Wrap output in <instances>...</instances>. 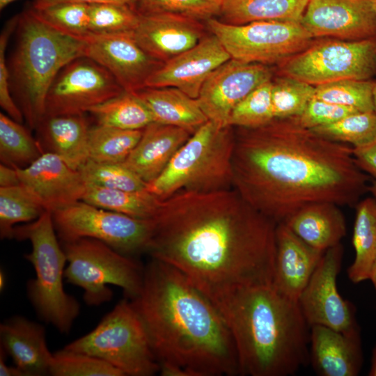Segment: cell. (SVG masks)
<instances>
[{"instance_id":"obj_17","label":"cell","mask_w":376,"mask_h":376,"mask_svg":"<svg viewBox=\"0 0 376 376\" xmlns=\"http://www.w3.org/2000/svg\"><path fill=\"white\" fill-rule=\"evenodd\" d=\"M300 22L313 38L376 39L373 0H308Z\"/></svg>"},{"instance_id":"obj_29","label":"cell","mask_w":376,"mask_h":376,"mask_svg":"<svg viewBox=\"0 0 376 376\" xmlns=\"http://www.w3.org/2000/svg\"><path fill=\"white\" fill-rule=\"evenodd\" d=\"M355 207L352 235L355 256L347 269V276L352 283H359L369 279L376 258V198H365Z\"/></svg>"},{"instance_id":"obj_27","label":"cell","mask_w":376,"mask_h":376,"mask_svg":"<svg viewBox=\"0 0 376 376\" xmlns=\"http://www.w3.org/2000/svg\"><path fill=\"white\" fill-rule=\"evenodd\" d=\"M136 94L150 111L153 121L194 133L208 119L194 99L174 87H146Z\"/></svg>"},{"instance_id":"obj_37","label":"cell","mask_w":376,"mask_h":376,"mask_svg":"<svg viewBox=\"0 0 376 376\" xmlns=\"http://www.w3.org/2000/svg\"><path fill=\"white\" fill-rule=\"evenodd\" d=\"M315 86L282 75L272 80V102L274 119L299 116L314 97Z\"/></svg>"},{"instance_id":"obj_23","label":"cell","mask_w":376,"mask_h":376,"mask_svg":"<svg viewBox=\"0 0 376 376\" xmlns=\"http://www.w3.org/2000/svg\"><path fill=\"white\" fill-rule=\"evenodd\" d=\"M0 348L26 376L49 375L53 357L42 325L16 315L0 324Z\"/></svg>"},{"instance_id":"obj_10","label":"cell","mask_w":376,"mask_h":376,"mask_svg":"<svg viewBox=\"0 0 376 376\" xmlns=\"http://www.w3.org/2000/svg\"><path fill=\"white\" fill-rule=\"evenodd\" d=\"M54 228L61 242L88 237L135 258L147 253L153 230L152 220H144L98 207L84 201L53 212Z\"/></svg>"},{"instance_id":"obj_34","label":"cell","mask_w":376,"mask_h":376,"mask_svg":"<svg viewBox=\"0 0 376 376\" xmlns=\"http://www.w3.org/2000/svg\"><path fill=\"white\" fill-rule=\"evenodd\" d=\"M45 211L40 202L21 184L0 187L1 239H13L16 224L32 222Z\"/></svg>"},{"instance_id":"obj_1","label":"cell","mask_w":376,"mask_h":376,"mask_svg":"<svg viewBox=\"0 0 376 376\" xmlns=\"http://www.w3.org/2000/svg\"><path fill=\"white\" fill-rule=\"evenodd\" d=\"M152 221L147 253L214 304L238 288L272 284L277 223L233 188L175 193L162 200Z\"/></svg>"},{"instance_id":"obj_56","label":"cell","mask_w":376,"mask_h":376,"mask_svg":"<svg viewBox=\"0 0 376 376\" xmlns=\"http://www.w3.org/2000/svg\"><path fill=\"white\" fill-rule=\"evenodd\" d=\"M373 2H374V9H375V17H376V0H373Z\"/></svg>"},{"instance_id":"obj_44","label":"cell","mask_w":376,"mask_h":376,"mask_svg":"<svg viewBox=\"0 0 376 376\" xmlns=\"http://www.w3.org/2000/svg\"><path fill=\"white\" fill-rule=\"evenodd\" d=\"M18 19L19 15L10 19L0 36V105L9 117L22 123L24 115L10 93V72L6 60V49L8 38L17 28Z\"/></svg>"},{"instance_id":"obj_14","label":"cell","mask_w":376,"mask_h":376,"mask_svg":"<svg viewBox=\"0 0 376 376\" xmlns=\"http://www.w3.org/2000/svg\"><path fill=\"white\" fill-rule=\"evenodd\" d=\"M343 253L340 243L324 251L298 299L310 327L322 325L345 333L360 329L354 305L343 299L337 288Z\"/></svg>"},{"instance_id":"obj_28","label":"cell","mask_w":376,"mask_h":376,"mask_svg":"<svg viewBox=\"0 0 376 376\" xmlns=\"http://www.w3.org/2000/svg\"><path fill=\"white\" fill-rule=\"evenodd\" d=\"M308 0H223L219 15L226 23L301 22Z\"/></svg>"},{"instance_id":"obj_2","label":"cell","mask_w":376,"mask_h":376,"mask_svg":"<svg viewBox=\"0 0 376 376\" xmlns=\"http://www.w3.org/2000/svg\"><path fill=\"white\" fill-rule=\"evenodd\" d=\"M237 128L233 188L277 224L314 203L356 205L369 192L370 176L355 163L352 146L303 127L294 117Z\"/></svg>"},{"instance_id":"obj_41","label":"cell","mask_w":376,"mask_h":376,"mask_svg":"<svg viewBox=\"0 0 376 376\" xmlns=\"http://www.w3.org/2000/svg\"><path fill=\"white\" fill-rule=\"evenodd\" d=\"M91 34L109 35L132 32L139 13L131 6L114 3L89 4Z\"/></svg>"},{"instance_id":"obj_13","label":"cell","mask_w":376,"mask_h":376,"mask_svg":"<svg viewBox=\"0 0 376 376\" xmlns=\"http://www.w3.org/2000/svg\"><path fill=\"white\" fill-rule=\"evenodd\" d=\"M125 90L103 66L86 56L70 61L47 92L45 116L83 115Z\"/></svg>"},{"instance_id":"obj_9","label":"cell","mask_w":376,"mask_h":376,"mask_svg":"<svg viewBox=\"0 0 376 376\" xmlns=\"http://www.w3.org/2000/svg\"><path fill=\"white\" fill-rule=\"evenodd\" d=\"M68 265L67 282L84 290V300L91 306L111 301L108 285L120 288L127 299H134L143 285L144 266L136 258L120 253L97 240L84 237L61 242Z\"/></svg>"},{"instance_id":"obj_36","label":"cell","mask_w":376,"mask_h":376,"mask_svg":"<svg viewBox=\"0 0 376 376\" xmlns=\"http://www.w3.org/2000/svg\"><path fill=\"white\" fill-rule=\"evenodd\" d=\"M373 81L343 79L315 86L314 97L358 111H374Z\"/></svg>"},{"instance_id":"obj_54","label":"cell","mask_w":376,"mask_h":376,"mask_svg":"<svg viewBox=\"0 0 376 376\" xmlns=\"http://www.w3.org/2000/svg\"><path fill=\"white\" fill-rule=\"evenodd\" d=\"M15 1L17 0H0V9L3 10L6 6Z\"/></svg>"},{"instance_id":"obj_35","label":"cell","mask_w":376,"mask_h":376,"mask_svg":"<svg viewBox=\"0 0 376 376\" xmlns=\"http://www.w3.org/2000/svg\"><path fill=\"white\" fill-rule=\"evenodd\" d=\"M311 130L333 141L352 147L360 146L376 139V113L375 111L355 112Z\"/></svg>"},{"instance_id":"obj_22","label":"cell","mask_w":376,"mask_h":376,"mask_svg":"<svg viewBox=\"0 0 376 376\" xmlns=\"http://www.w3.org/2000/svg\"><path fill=\"white\" fill-rule=\"evenodd\" d=\"M363 362L361 329L341 332L311 327L309 363L320 376H357Z\"/></svg>"},{"instance_id":"obj_30","label":"cell","mask_w":376,"mask_h":376,"mask_svg":"<svg viewBox=\"0 0 376 376\" xmlns=\"http://www.w3.org/2000/svg\"><path fill=\"white\" fill-rule=\"evenodd\" d=\"M82 201L136 219L152 220L159 211L162 199L147 189L125 191L87 184Z\"/></svg>"},{"instance_id":"obj_20","label":"cell","mask_w":376,"mask_h":376,"mask_svg":"<svg viewBox=\"0 0 376 376\" xmlns=\"http://www.w3.org/2000/svg\"><path fill=\"white\" fill-rule=\"evenodd\" d=\"M132 34L144 51L162 63L194 47L204 37L198 20L169 13L140 15Z\"/></svg>"},{"instance_id":"obj_53","label":"cell","mask_w":376,"mask_h":376,"mask_svg":"<svg viewBox=\"0 0 376 376\" xmlns=\"http://www.w3.org/2000/svg\"><path fill=\"white\" fill-rule=\"evenodd\" d=\"M369 192L376 198V180L369 185Z\"/></svg>"},{"instance_id":"obj_31","label":"cell","mask_w":376,"mask_h":376,"mask_svg":"<svg viewBox=\"0 0 376 376\" xmlns=\"http://www.w3.org/2000/svg\"><path fill=\"white\" fill-rule=\"evenodd\" d=\"M97 125L123 130H143L153 121L152 115L136 93L124 91L88 111Z\"/></svg>"},{"instance_id":"obj_55","label":"cell","mask_w":376,"mask_h":376,"mask_svg":"<svg viewBox=\"0 0 376 376\" xmlns=\"http://www.w3.org/2000/svg\"><path fill=\"white\" fill-rule=\"evenodd\" d=\"M373 104H374V111L376 113V82L374 83V87H373Z\"/></svg>"},{"instance_id":"obj_45","label":"cell","mask_w":376,"mask_h":376,"mask_svg":"<svg viewBox=\"0 0 376 376\" xmlns=\"http://www.w3.org/2000/svg\"><path fill=\"white\" fill-rule=\"evenodd\" d=\"M358 111L313 97L301 115L294 117L303 127L313 129L334 123Z\"/></svg>"},{"instance_id":"obj_50","label":"cell","mask_w":376,"mask_h":376,"mask_svg":"<svg viewBox=\"0 0 376 376\" xmlns=\"http://www.w3.org/2000/svg\"><path fill=\"white\" fill-rule=\"evenodd\" d=\"M368 375L376 376V345L372 352L371 365Z\"/></svg>"},{"instance_id":"obj_47","label":"cell","mask_w":376,"mask_h":376,"mask_svg":"<svg viewBox=\"0 0 376 376\" xmlns=\"http://www.w3.org/2000/svg\"><path fill=\"white\" fill-rule=\"evenodd\" d=\"M136 0H33V8L40 9L61 3H81L86 4L114 3L126 4L134 8Z\"/></svg>"},{"instance_id":"obj_39","label":"cell","mask_w":376,"mask_h":376,"mask_svg":"<svg viewBox=\"0 0 376 376\" xmlns=\"http://www.w3.org/2000/svg\"><path fill=\"white\" fill-rule=\"evenodd\" d=\"M272 79L251 91L233 109L228 125L235 127L255 128L273 120L272 102Z\"/></svg>"},{"instance_id":"obj_16","label":"cell","mask_w":376,"mask_h":376,"mask_svg":"<svg viewBox=\"0 0 376 376\" xmlns=\"http://www.w3.org/2000/svg\"><path fill=\"white\" fill-rule=\"evenodd\" d=\"M84 40V56L107 69L127 92L144 88L149 77L163 63L139 46L132 32L90 34Z\"/></svg>"},{"instance_id":"obj_43","label":"cell","mask_w":376,"mask_h":376,"mask_svg":"<svg viewBox=\"0 0 376 376\" xmlns=\"http://www.w3.org/2000/svg\"><path fill=\"white\" fill-rule=\"evenodd\" d=\"M223 0H136L134 8L140 15L169 13L196 20L219 15Z\"/></svg>"},{"instance_id":"obj_5","label":"cell","mask_w":376,"mask_h":376,"mask_svg":"<svg viewBox=\"0 0 376 376\" xmlns=\"http://www.w3.org/2000/svg\"><path fill=\"white\" fill-rule=\"evenodd\" d=\"M17 29L8 68L10 89L29 127L35 130L45 116L52 83L65 65L84 56L85 41L48 26L31 8L19 15Z\"/></svg>"},{"instance_id":"obj_52","label":"cell","mask_w":376,"mask_h":376,"mask_svg":"<svg viewBox=\"0 0 376 376\" xmlns=\"http://www.w3.org/2000/svg\"><path fill=\"white\" fill-rule=\"evenodd\" d=\"M6 285V276L3 271L0 272V290L3 291Z\"/></svg>"},{"instance_id":"obj_33","label":"cell","mask_w":376,"mask_h":376,"mask_svg":"<svg viewBox=\"0 0 376 376\" xmlns=\"http://www.w3.org/2000/svg\"><path fill=\"white\" fill-rule=\"evenodd\" d=\"M43 151L36 139L22 123L0 113V159L1 164L24 168L37 159Z\"/></svg>"},{"instance_id":"obj_32","label":"cell","mask_w":376,"mask_h":376,"mask_svg":"<svg viewBox=\"0 0 376 376\" xmlns=\"http://www.w3.org/2000/svg\"><path fill=\"white\" fill-rule=\"evenodd\" d=\"M143 130H123L97 125L88 131L89 159L122 164L139 142Z\"/></svg>"},{"instance_id":"obj_38","label":"cell","mask_w":376,"mask_h":376,"mask_svg":"<svg viewBox=\"0 0 376 376\" xmlns=\"http://www.w3.org/2000/svg\"><path fill=\"white\" fill-rule=\"evenodd\" d=\"M31 9L40 20L62 33L80 39L91 34L89 4L61 3Z\"/></svg>"},{"instance_id":"obj_7","label":"cell","mask_w":376,"mask_h":376,"mask_svg":"<svg viewBox=\"0 0 376 376\" xmlns=\"http://www.w3.org/2000/svg\"><path fill=\"white\" fill-rule=\"evenodd\" d=\"M13 239L31 244V251L24 258L32 264L36 276L28 281L26 290L36 313L61 333H69L80 305L64 290L67 258L58 242L52 212L45 210L36 220L15 226Z\"/></svg>"},{"instance_id":"obj_42","label":"cell","mask_w":376,"mask_h":376,"mask_svg":"<svg viewBox=\"0 0 376 376\" xmlns=\"http://www.w3.org/2000/svg\"><path fill=\"white\" fill-rule=\"evenodd\" d=\"M49 375L53 376H124L120 370L102 359L65 349L53 353Z\"/></svg>"},{"instance_id":"obj_48","label":"cell","mask_w":376,"mask_h":376,"mask_svg":"<svg viewBox=\"0 0 376 376\" xmlns=\"http://www.w3.org/2000/svg\"><path fill=\"white\" fill-rule=\"evenodd\" d=\"M20 185L16 168L3 164L0 165V187H8Z\"/></svg>"},{"instance_id":"obj_11","label":"cell","mask_w":376,"mask_h":376,"mask_svg":"<svg viewBox=\"0 0 376 376\" xmlns=\"http://www.w3.org/2000/svg\"><path fill=\"white\" fill-rule=\"evenodd\" d=\"M207 25L231 58L246 63L279 64L313 43L314 38L299 22L258 21L236 25L211 18Z\"/></svg>"},{"instance_id":"obj_40","label":"cell","mask_w":376,"mask_h":376,"mask_svg":"<svg viewBox=\"0 0 376 376\" xmlns=\"http://www.w3.org/2000/svg\"><path fill=\"white\" fill-rule=\"evenodd\" d=\"M78 171L86 184L125 191L147 189V183L123 164L99 162L88 159Z\"/></svg>"},{"instance_id":"obj_19","label":"cell","mask_w":376,"mask_h":376,"mask_svg":"<svg viewBox=\"0 0 376 376\" xmlns=\"http://www.w3.org/2000/svg\"><path fill=\"white\" fill-rule=\"evenodd\" d=\"M230 58L219 40L212 33L204 36L194 47L163 63L149 77L146 87H174L197 99L208 76Z\"/></svg>"},{"instance_id":"obj_6","label":"cell","mask_w":376,"mask_h":376,"mask_svg":"<svg viewBox=\"0 0 376 376\" xmlns=\"http://www.w3.org/2000/svg\"><path fill=\"white\" fill-rule=\"evenodd\" d=\"M208 120L178 150L147 190L161 199L181 191L209 192L233 188L235 132Z\"/></svg>"},{"instance_id":"obj_51","label":"cell","mask_w":376,"mask_h":376,"mask_svg":"<svg viewBox=\"0 0 376 376\" xmlns=\"http://www.w3.org/2000/svg\"><path fill=\"white\" fill-rule=\"evenodd\" d=\"M368 279L372 281L376 291V258L372 265Z\"/></svg>"},{"instance_id":"obj_49","label":"cell","mask_w":376,"mask_h":376,"mask_svg":"<svg viewBox=\"0 0 376 376\" xmlns=\"http://www.w3.org/2000/svg\"><path fill=\"white\" fill-rule=\"evenodd\" d=\"M6 352L0 348V375L1 376H26L17 366H10L6 363Z\"/></svg>"},{"instance_id":"obj_25","label":"cell","mask_w":376,"mask_h":376,"mask_svg":"<svg viewBox=\"0 0 376 376\" xmlns=\"http://www.w3.org/2000/svg\"><path fill=\"white\" fill-rule=\"evenodd\" d=\"M89 128L83 114L45 116L35 130L43 152L56 154L79 170L89 159Z\"/></svg>"},{"instance_id":"obj_26","label":"cell","mask_w":376,"mask_h":376,"mask_svg":"<svg viewBox=\"0 0 376 376\" xmlns=\"http://www.w3.org/2000/svg\"><path fill=\"white\" fill-rule=\"evenodd\" d=\"M283 222L306 243L322 251L340 244L347 233L339 205L329 202L304 206Z\"/></svg>"},{"instance_id":"obj_46","label":"cell","mask_w":376,"mask_h":376,"mask_svg":"<svg viewBox=\"0 0 376 376\" xmlns=\"http://www.w3.org/2000/svg\"><path fill=\"white\" fill-rule=\"evenodd\" d=\"M352 155L358 167L376 180V139L366 144L352 147Z\"/></svg>"},{"instance_id":"obj_24","label":"cell","mask_w":376,"mask_h":376,"mask_svg":"<svg viewBox=\"0 0 376 376\" xmlns=\"http://www.w3.org/2000/svg\"><path fill=\"white\" fill-rule=\"evenodd\" d=\"M192 134L182 127L152 122L143 129L139 142L122 164L150 183L162 173Z\"/></svg>"},{"instance_id":"obj_18","label":"cell","mask_w":376,"mask_h":376,"mask_svg":"<svg viewBox=\"0 0 376 376\" xmlns=\"http://www.w3.org/2000/svg\"><path fill=\"white\" fill-rule=\"evenodd\" d=\"M20 184L53 212L82 201L87 184L78 170L52 152H43L24 168H16Z\"/></svg>"},{"instance_id":"obj_15","label":"cell","mask_w":376,"mask_h":376,"mask_svg":"<svg viewBox=\"0 0 376 376\" xmlns=\"http://www.w3.org/2000/svg\"><path fill=\"white\" fill-rule=\"evenodd\" d=\"M271 79L272 72L267 65L230 58L208 76L197 100L208 120L226 127L235 106Z\"/></svg>"},{"instance_id":"obj_21","label":"cell","mask_w":376,"mask_h":376,"mask_svg":"<svg viewBox=\"0 0 376 376\" xmlns=\"http://www.w3.org/2000/svg\"><path fill=\"white\" fill-rule=\"evenodd\" d=\"M324 253L300 239L285 223L277 224L272 286L281 295L298 302Z\"/></svg>"},{"instance_id":"obj_12","label":"cell","mask_w":376,"mask_h":376,"mask_svg":"<svg viewBox=\"0 0 376 376\" xmlns=\"http://www.w3.org/2000/svg\"><path fill=\"white\" fill-rule=\"evenodd\" d=\"M279 64L281 75L315 86L343 79L368 80L376 72V39L313 43Z\"/></svg>"},{"instance_id":"obj_8","label":"cell","mask_w":376,"mask_h":376,"mask_svg":"<svg viewBox=\"0 0 376 376\" xmlns=\"http://www.w3.org/2000/svg\"><path fill=\"white\" fill-rule=\"evenodd\" d=\"M63 349L102 359L124 375L151 376L159 372L145 327L127 298L119 301L92 331Z\"/></svg>"},{"instance_id":"obj_4","label":"cell","mask_w":376,"mask_h":376,"mask_svg":"<svg viewBox=\"0 0 376 376\" xmlns=\"http://www.w3.org/2000/svg\"><path fill=\"white\" fill-rule=\"evenodd\" d=\"M214 304L233 338L240 374L289 376L309 363L311 327L298 302L272 284L238 288Z\"/></svg>"},{"instance_id":"obj_3","label":"cell","mask_w":376,"mask_h":376,"mask_svg":"<svg viewBox=\"0 0 376 376\" xmlns=\"http://www.w3.org/2000/svg\"><path fill=\"white\" fill-rule=\"evenodd\" d=\"M164 376L240 374L233 338L220 311L182 272L151 258L130 300Z\"/></svg>"}]
</instances>
